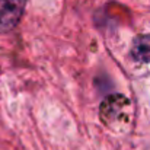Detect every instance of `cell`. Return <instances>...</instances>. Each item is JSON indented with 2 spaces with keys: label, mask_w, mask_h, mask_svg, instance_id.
Returning a JSON list of instances; mask_svg holds the SVG:
<instances>
[{
  "label": "cell",
  "mask_w": 150,
  "mask_h": 150,
  "mask_svg": "<svg viewBox=\"0 0 150 150\" xmlns=\"http://www.w3.org/2000/svg\"><path fill=\"white\" fill-rule=\"evenodd\" d=\"M128 106V99L122 95H111L100 105V118L103 124L111 125L112 121H117V115L120 117L124 108Z\"/></svg>",
  "instance_id": "2"
},
{
  "label": "cell",
  "mask_w": 150,
  "mask_h": 150,
  "mask_svg": "<svg viewBox=\"0 0 150 150\" xmlns=\"http://www.w3.org/2000/svg\"><path fill=\"white\" fill-rule=\"evenodd\" d=\"M26 0H0V34L10 32L21 22Z\"/></svg>",
  "instance_id": "1"
},
{
  "label": "cell",
  "mask_w": 150,
  "mask_h": 150,
  "mask_svg": "<svg viewBox=\"0 0 150 150\" xmlns=\"http://www.w3.org/2000/svg\"><path fill=\"white\" fill-rule=\"evenodd\" d=\"M130 54L139 63H150V34L139 35L133 40Z\"/></svg>",
  "instance_id": "3"
}]
</instances>
